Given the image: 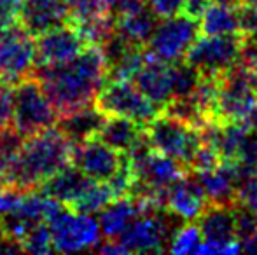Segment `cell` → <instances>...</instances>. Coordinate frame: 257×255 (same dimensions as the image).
I'll list each match as a JSON object with an SVG mask.
<instances>
[{
	"label": "cell",
	"mask_w": 257,
	"mask_h": 255,
	"mask_svg": "<svg viewBox=\"0 0 257 255\" xmlns=\"http://www.w3.org/2000/svg\"><path fill=\"white\" fill-rule=\"evenodd\" d=\"M34 75L58 116L91 105L107 81V60L98 46H88L74 60L53 67H37Z\"/></svg>",
	"instance_id": "obj_1"
},
{
	"label": "cell",
	"mask_w": 257,
	"mask_h": 255,
	"mask_svg": "<svg viewBox=\"0 0 257 255\" xmlns=\"http://www.w3.org/2000/svg\"><path fill=\"white\" fill-rule=\"evenodd\" d=\"M74 143L58 126L25 138L16 164L6 178V187L18 191L39 189L44 180L72 164Z\"/></svg>",
	"instance_id": "obj_2"
},
{
	"label": "cell",
	"mask_w": 257,
	"mask_h": 255,
	"mask_svg": "<svg viewBox=\"0 0 257 255\" xmlns=\"http://www.w3.org/2000/svg\"><path fill=\"white\" fill-rule=\"evenodd\" d=\"M215 123H245L257 129V74L241 60L219 75Z\"/></svg>",
	"instance_id": "obj_3"
},
{
	"label": "cell",
	"mask_w": 257,
	"mask_h": 255,
	"mask_svg": "<svg viewBox=\"0 0 257 255\" xmlns=\"http://www.w3.org/2000/svg\"><path fill=\"white\" fill-rule=\"evenodd\" d=\"M144 131L147 143L154 150L180 161L187 170L196 150L203 143L201 128L193 126L166 112H159L154 119H151L144 126Z\"/></svg>",
	"instance_id": "obj_4"
},
{
	"label": "cell",
	"mask_w": 257,
	"mask_h": 255,
	"mask_svg": "<svg viewBox=\"0 0 257 255\" xmlns=\"http://www.w3.org/2000/svg\"><path fill=\"white\" fill-rule=\"evenodd\" d=\"M58 112L35 75L13 86V126L25 136L56 126Z\"/></svg>",
	"instance_id": "obj_5"
},
{
	"label": "cell",
	"mask_w": 257,
	"mask_h": 255,
	"mask_svg": "<svg viewBox=\"0 0 257 255\" xmlns=\"http://www.w3.org/2000/svg\"><path fill=\"white\" fill-rule=\"evenodd\" d=\"M93 105L105 116L126 117L144 126L159 114L158 107L137 88L135 82L121 79H107Z\"/></svg>",
	"instance_id": "obj_6"
},
{
	"label": "cell",
	"mask_w": 257,
	"mask_h": 255,
	"mask_svg": "<svg viewBox=\"0 0 257 255\" xmlns=\"http://www.w3.org/2000/svg\"><path fill=\"white\" fill-rule=\"evenodd\" d=\"M243 35H203L200 34L189 51L184 56V62L196 68L200 74L220 75L229 70L241 60Z\"/></svg>",
	"instance_id": "obj_7"
},
{
	"label": "cell",
	"mask_w": 257,
	"mask_h": 255,
	"mask_svg": "<svg viewBox=\"0 0 257 255\" xmlns=\"http://www.w3.org/2000/svg\"><path fill=\"white\" fill-rule=\"evenodd\" d=\"M54 252L72 253L91 250L100 241V224L91 213L63 206L48 220Z\"/></svg>",
	"instance_id": "obj_8"
},
{
	"label": "cell",
	"mask_w": 257,
	"mask_h": 255,
	"mask_svg": "<svg viewBox=\"0 0 257 255\" xmlns=\"http://www.w3.org/2000/svg\"><path fill=\"white\" fill-rule=\"evenodd\" d=\"M35 42L16 23L0 28V84L16 86L34 75Z\"/></svg>",
	"instance_id": "obj_9"
},
{
	"label": "cell",
	"mask_w": 257,
	"mask_h": 255,
	"mask_svg": "<svg viewBox=\"0 0 257 255\" xmlns=\"http://www.w3.org/2000/svg\"><path fill=\"white\" fill-rule=\"evenodd\" d=\"M198 35H200V21L186 14L163 18L156 25L146 49L149 55L163 62H182Z\"/></svg>",
	"instance_id": "obj_10"
},
{
	"label": "cell",
	"mask_w": 257,
	"mask_h": 255,
	"mask_svg": "<svg viewBox=\"0 0 257 255\" xmlns=\"http://www.w3.org/2000/svg\"><path fill=\"white\" fill-rule=\"evenodd\" d=\"M198 227L203 236L200 255H233L241 252V243L236 236L234 203H208L198 217Z\"/></svg>",
	"instance_id": "obj_11"
},
{
	"label": "cell",
	"mask_w": 257,
	"mask_h": 255,
	"mask_svg": "<svg viewBox=\"0 0 257 255\" xmlns=\"http://www.w3.org/2000/svg\"><path fill=\"white\" fill-rule=\"evenodd\" d=\"M166 210L142 213L117 236V241L126 253H159L168 250L166 243L172 238V224L166 218Z\"/></svg>",
	"instance_id": "obj_12"
},
{
	"label": "cell",
	"mask_w": 257,
	"mask_h": 255,
	"mask_svg": "<svg viewBox=\"0 0 257 255\" xmlns=\"http://www.w3.org/2000/svg\"><path fill=\"white\" fill-rule=\"evenodd\" d=\"M128 156L112 149L100 138H89L74 145L72 164L88 178L96 182H108L124 166Z\"/></svg>",
	"instance_id": "obj_13"
},
{
	"label": "cell",
	"mask_w": 257,
	"mask_h": 255,
	"mask_svg": "<svg viewBox=\"0 0 257 255\" xmlns=\"http://www.w3.org/2000/svg\"><path fill=\"white\" fill-rule=\"evenodd\" d=\"M88 46L89 44L74 25V21L60 25L39 35L35 41V68L67 63L81 55Z\"/></svg>",
	"instance_id": "obj_14"
},
{
	"label": "cell",
	"mask_w": 257,
	"mask_h": 255,
	"mask_svg": "<svg viewBox=\"0 0 257 255\" xmlns=\"http://www.w3.org/2000/svg\"><path fill=\"white\" fill-rule=\"evenodd\" d=\"M112 18L119 35L144 48L159 21L146 0H117L112 9Z\"/></svg>",
	"instance_id": "obj_15"
},
{
	"label": "cell",
	"mask_w": 257,
	"mask_h": 255,
	"mask_svg": "<svg viewBox=\"0 0 257 255\" xmlns=\"http://www.w3.org/2000/svg\"><path fill=\"white\" fill-rule=\"evenodd\" d=\"M18 25L32 37L46 34L60 25L72 23L67 0H21Z\"/></svg>",
	"instance_id": "obj_16"
},
{
	"label": "cell",
	"mask_w": 257,
	"mask_h": 255,
	"mask_svg": "<svg viewBox=\"0 0 257 255\" xmlns=\"http://www.w3.org/2000/svg\"><path fill=\"white\" fill-rule=\"evenodd\" d=\"M133 81L137 88L158 107L159 112L173 98V63L163 62L147 53Z\"/></svg>",
	"instance_id": "obj_17"
},
{
	"label": "cell",
	"mask_w": 257,
	"mask_h": 255,
	"mask_svg": "<svg viewBox=\"0 0 257 255\" xmlns=\"http://www.w3.org/2000/svg\"><path fill=\"white\" fill-rule=\"evenodd\" d=\"M208 204L198 178L194 173H187L168 187L165 201V210L168 215L182 218L186 222H196Z\"/></svg>",
	"instance_id": "obj_18"
},
{
	"label": "cell",
	"mask_w": 257,
	"mask_h": 255,
	"mask_svg": "<svg viewBox=\"0 0 257 255\" xmlns=\"http://www.w3.org/2000/svg\"><path fill=\"white\" fill-rule=\"evenodd\" d=\"M194 177L198 178L205 196L208 197V203H236L238 187H240L241 180H243L238 163H234V161H222L219 166L212 168L208 171L194 173Z\"/></svg>",
	"instance_id": "obj_19"
},
{
	"label": "cell",
	"mask_w": 257,
	"mask_h": 255,
	"mask_svg": "<svg viewBox=\"0 0 257 255\" xmlns=\"http://www.w3.org/2000/svg\"><path fill=\"white\" fill-rule=\"evenodd\" d=\"M156 208L151 206L146 199L137 196H122L108 203L103 210H100V232L105 238H117L139 215L154 211Z\"/></svg>",
	"instance_id": "obj_20"
},
{
	"label": "cell",
	"mask_w": 257,
	"mask_h": 255,
	"mask_svg": "<svg viewBox=\"0 0 257 255\" xmlns=\"http://www.w3.org/2000/svg\"><path fill=\"white\" fill-rule=\"evenodd\" d=\"M91 182V178H88L82 171H79L74 164H68V166L61 168L60 171H56L48 180L42 182L39 191L51 196L63 206L70 208L82 196V192L89 187Z\"/></svg>",
	"instance_id": "obj_21"
},
{
	"label": "cell",
	"mask_w": 257,
	"mask_h": 255,
	"mask_svg": "<svg viewBox=\"0 0 257 255\" xmlns=\"http://www.w3.org/2000/svg\"><path fill=\"white\" fill-rule=\"evenodd\" d=\"M105 114L100 112L95 105H86L81 109H75L72 112L58 116L56 126L68 136L72 143L84 142V140L98 136V131L105 121Z\"/></svg>",
	"instance_id": "obj_22"
},
{
	"label": "cell",
	"mask_w": 257,
	"mask_h": 255,
	"mask_svg": "<svg viewBox=\"0 0 257 255\" xmlns=\"http://www.w3.org/2000/svg\"><path fill=\"white\" fill-rule=\"evenodd\" d=\"M96 138L119 152L128 154L146 138V131H144V124H139L132 119L107 116Z\"/></svg>",
	"instance_id": "obj_23"
},
{
	"label": "cell",
	"mask_w": 257,
	"mask_h": 255,
	"mask_svg": "<svg viewBox=\"0 0 257 255\" xmlns=\"http://www.w3.org/2000/svg\"><path fill=\"white\" fill-rule=\"evenodd\" d=\"M200 34L203 35H227L240 34V14L238 7L210 4L200 18Z\"/></svg>",
	"instance_id": "obj_24"
},
{
	"label": "cell",
	"mask_w": 257,
	"mask_h": 255,
	"mask_svg": "<svg viewBox=\"0 0 257 255\" xmlns=\"http://www.w3.org/2000/svg\"><path fill=\"white\" fill-rule=\"evenodd\" d=\"M27 136L20 133L13 124L0 129V178L6 182L11 170L16 164V159L21 152V147Z\"/></svg>",
	"instance_id": "obj_25"
},
{
	"label": "cell",
	"mask_w": 257,
	"mask_h": 255,
	"mask_svg": "<svg viewBox=\"0 0 257 255\" xmlns=\"http://www.w3.org/2000/svg\"><path fill=\"white\" fill-rule=\"evenodd\" d=\"M115 197L112 187L108 185V182H96L93 180L89 184V187L82 192V196L75 201L70 206V210L82 211V213H98L100 210H103L108 203H112Z\"/></svg>",
	"instance_id": "obj_26"
},
{
	"label": "cell",
	"mask_w": 257,
	"mask_h": 255,
	"mask_svg": "<svg viewBox=\"0 0 257 255\" xmlns=\"http://www.w3.org/2000/svg\"><path fill=\"white\" fill-rule=\"evenodd\" d=\"M201 243H203V236H201L198 224L186 222L184 225H180V229H177L172 234L168 243V252L175 255L198 253Z\"/></svg>",
	"instance_id": "obj_27"
},
{
	"label": "cell",
	"mask_w": 257,
	"mask_h": 255,
	"mask_svg": "<svg viewBox=\"0 0 257 255\" xmlns=\"http://www.w3.org/2000/svg\"><path fill=\"white\" fill-rule=\"evenodd\" d=\"M115 2L117 0H67V6L70 9L72 21L81 23L93 18L112 14Z\"/></svg>",
	"instance_id": "obj_28"
},
{
	"label": "cell",
	"mask_w": 257,
	"mask_h": 255,
	"mask_svg": "<svg viewBox=\"0 0 257 255\" xmlns=\"http://www.w3.org/2000/svg\"><path fill=\"white\" fill-rule=\"evenodd\" d=\"M21 250L28 253H51L53 248V239L51 231H49L48 222H41L35 227H32L27 234L21 238L20 241Z\"/></svg>",
	"instance_id": "obj_29"
},
{
	"label": "cell",
	"mask_w": 257,
	"mask_h": 255,
	"mask_svg": "<svg viewBox=\"0 0 257 255\" xmlns=\"http://www.w3.org/2000/svg\"><path fill=\"white\" fill-rule=\"evenodd\" d=\"M236 203L257 215V175L247 177L240 184L236 192Z\"/></svg>",
	"instance_id": "obj_30"
},
{
	"label": "cell",
	"mask_w": 257,
	"mask_h": 255,
	"mask_svg": "<svg viewBox=\"0 0 257 255\" xmlns=\"http://www.w3.org/2000/svg\"><path fill=\"white\" fill-rule=\"evenodd\" d=\"M146 2L159 20L182 14L184 9V0H146Z\"/></svg>",
	"instance_id": "obj_31"
},
{
	"label": "cell",
	"mask_w": 257,
	"mask_h": 255,
	"mask_svg": "<svg viewBox=\"0 0 257 255\" xmlns=\"http://www.w3.org/2000/svg\"><path fill=\"white\" fill-rule=\"evenodd\" d=\"M13 124V86L0 84V129Z\"/></svg>",
	"instance_id": "obj_32"
},
{
	"label": "cell",
	"mask_w": 257,
	"mask_h": 255,
	"mask_svg": "<svg viewBox=\"0 0 257 255\" xmlns=\"http://www.w3.org/2000/svg\"><path fill=\"white\" fill-rule=\"evenodd\" d=\"M21 0H0V28L16 23Z\"/></svg>",
	"instance_id": "obj_33"
},
{
	"label": "cell",
	"mask_w": 257,
	"mask_h": 255,
	"mask_svg": "<svg viewBox=\"0 0 257 255\" xmlns=\"http://www.w3.org/2000/svg\"><path fill=\"white\" fill-rule=\"evenodd\" d=\"M210 4H212V0H184L182 14L200 21V18L205 14V11L208 9Z\"/></svg>",
	"instance_id": "obj_34"
},
{
	"label": "cell",
	"mask_w": 257,
	"mask_h": 255,
	"mask_svg": "<svg viewBox=\"0 0 257 255\" xmlns=\"http://www.w3.org/2000/svg\"><path fill=\"white\" fill-rule=\"evenodd\" d=\"M4 189H6V182H4L2 178H0V194L4 192Z\"/></svg>",
	"instance_id": "obj_35"
},
{
	"label": "cell",
	"mask_w": 257,
	"mask_h": 255,
	"mask_svg": "<svg viewBox=\"0 0 257 255\" xmlns=\"http://www.w3.org/2000/svg\"><path fill=\"white\" fill-rule=\"evenodd\" d=\"M241 2H247V0H241Z\"/></svg>",
	"instance_id": "obj_36"
},
{
	"label": "cell",
	"mask_w": 257,
	"mask_h": 255,
	"mask_svg": "<svg viewBox=\"0 0 257 255\" xmlns=\"http://www.w3.org/2000/svg\"><path fill=\"white\" fill-rule=\"evenodd\" d=\"M254 2H255V4H257V0H254Z\"/></svg>",
	"instance_id": "obj_37"
}]
</instances>
